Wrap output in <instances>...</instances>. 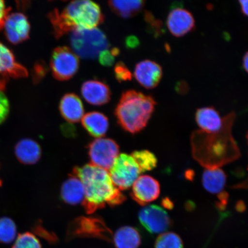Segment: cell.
<instances>
[{
    "label": "cell",
    "instance_id": "cell-5",
    "mask_svg": "<svg viewBox=\"0 0 248 248\" xmlns=\"http://www.w3.org/2000/svg\"><path fill=\"white\" fill-rule=\"evenodd\" d=\"M67 238H96L112 241L113 233L100 217H79L70 223Z\"/></svg>",
    "mask_w": 248,
    "mask_h": 248
},
{
    "label": "cell",
    "instance_id": "cell-23",
    "mask_svg": "<svg viewBox=\"0 0 248 248\" xmlns=\"http://www.w3.org/2000/svg\"><path fill=\"white\" fill-rule=\"evenodd\" d=\"M111 10L123 18L133 17L142 10L144 5L143 1H109L108 2Z\"/></svg>",
    "mask_w": 248,
    "mask_h": 248
},
{
    "label": "cell",
    "instance_id": "cell-3",
    "mask_svg": "<svg viewBox=\"0 0 248 248\" xmlns=\"http://www.w3.org/2000/svg\"><path fill=\"white\" fill-rule=\"evenodd\" d=\"M155 105L156 102L152 96L129 90L121 96L114 114L124 131L134 135L146 127Z\"/></svg>",
    "mask_w": 248,
    "mask_h": 248
},
{
    "label": "cell",
    "instance_id": "cell-4",
    "mask_svg": "<svg viewBox=\"0 0 248 248\" xmlns=\"http://www.w3.org/2000/svg\"><path fill=\"white\" fill-rule=\"evenodd\" d=\"M70 45L77 56L85 60H93L107 49L109 43L100 29L74 31L70 37Z\"/></svg>",
    "mask_w": 248,
    "mask_h": 248
},
{
    "label": "cell",
    "instance_id": "cell-24",
    "mask_svg": "<svg viewBox=\"0 0 248 248\" xmlns=\"http://www.w3.org/2000/svg\"><path fill=\"white\" fill-rule=\"evenodd\" d=\"M131 156L137 163L141 173L150 171L157 166L156 156L148 150L135 151L133 152Z\"/></svg>",
    "mask_w": 248,
    "mask_h": 248
},
{
    "label": "cell",
    "instance_id": "cell-9",
    "mask_svg": "<svg viewBox=\"0 0 248 248\" xmlns=\"http://www.w3.org/2000/svg\"><path fill=\"white\" fill-rule=\"evenodd\" d=\"M139 221L151 234H162L171 225V221L165 210L157 205L143 207L139 213Z\"/></svg>",
    "mask_w": 248,
    "mask_h": 248
},
{
    "label": "cell",
    "instance_id": "cell-20",
    "mask_svg": "<svg viewBox=\"0 0 248 248\" xmlns=\"http://www.w3.org/2000/svg\"><path fill=\"white\" fill-rule=\"evenodd\" d=\"M195 120L198 126L208 133L221 131L223 122L219 114L212 107L202 108L197 110Z\"/></svg>",
    "mask_w": 248,
    "mask_h": 248
},
{
    "label": "cell",
    "instance_id": "cell-22",
    "mask_svg": "<svg viewBox=\"0 0 248 248\" xmlns=\"http://www.w3.org/2000/svg\"><path fill=\"white\" fill-rule=\"evenodd\" d=\"M112 241L116 248H139L141 237L137 229L125 226L118 229L113 235Z\"/></svg>",
    "mask_w": 248,
    "mask_h": 248
},
{
    "label": "cell",
    "instance_id": "cell-38",
    "mask_svg": "<svg viewBox=\"0 0 248 248\" xmlns=\"http://www.w3.org/2000/svg\"><path fill=\"white\" fill-rule=\"evenodd\" d=\"M1 184H2V182H1V179H0V186H1Z\"/></svg>",
    "mask_w": 248,
    "mask_h": 248
},
{
    "label": "cell",
    "instance_id": "cell-14",
    "mask_svg": "<svg viewBox=\"0 0 248 248\" xmlns=\"http://www.w3.org/2000/svg\"><path fill=\"white\" fill-rule=\"evenodd\" d=\"M163 76L160 65L153 61L145 60L139 62L135 67L134 77L144 88L152 89L159 85Z\"/></svg>",
    "mask_w": 248,
    "mask_h": 248
},
{
    "label": "cell",
    "instance_id": "cell-31",
    "mask_svg": "<svg viewBox=\"0 0 248 248\" xmlns=\"http://www.w3.org/2000/svg\"><path fill=\"white\" fill-rule=\"evenodd\" d=\"M9 11L10 9L6 7L4 1L0 0V30L4 27L5 21L9 15Z\"/></svg>",
    "mask_w": 248,
    "mask_h": 248
},
{
    "label": "cell",
    "instance_id": "cell-19",
    "mask_svg": "<svg viewBox=\"0 0 248 248\" xmlns=\"http://www.w3.org/2000/svg\"><path fill=\"white\" fill-rule=\"evenodd\" d=\"M61 197L64 203L70 205L82 203L85 198V190L80 179L70 175L69 178L62 185Z\"/></svg>",
    "mask_w": 248,
    "mask_h": 248
},
{
    "label": "cell",
    "instance_id": "cell-25",
    "mask_svg": "<svg viewBox=\"0 0 248 248\" xmlns=\"http://www.w3.org/2000/svg\"><path fill=\"white\" fill-rule=\"evenodd\" d=\"M17 227L14 220L8 217L0 218V243L11 244L17 238Z\"/></svg>",
    "mask_w": 248,
    "mask_h": 248
},
{
    "label": "cell",
    "instance_id": "cell-21",
    "mask_svg": "<svg viewBox=\"0 0 248 248\" xmlns=\"http://www.w3.org/2000/svg\"><path fill=\"white\" fill-rule=\"evenodd\" d=\"M83 128L94 138H101L108 131V120L104 114L98 111H91L83 116L82 119Z\"/></svg>",
    "mask_w": 248,
    "mask_h": 248
},
{
    "label": "cell",
    "instance_id": "cell-16",
    "mask_svg": "<svg viewBox=\"0 0 248 248\" xmlns=\"http://www.w3.org/2000/svg\"><path fill=\"white\" fill-rule=\"evenodd\" d=\"M60 110L63 119L70 123L79 122L84 116L82 102L74 93H67L62 98Z\"/></svg>",
    "mask_w": 248,
    "mask_h": 248
},
{
    "label": "cell",
    "instance_id": "cell-11",
    "mask_svg": "<svg viewBox=\"0 0 248 248\" xmlns=\"http://www.w3.org/2000/svg\"><path fill=\"white\" fill-rule=\"evenodd\" d=\"M6 37L9 42L17 44L29 38L30 24L24 14L16 12L8 15L4 27Z\"/></svg>",
    "mask_w": 248,
    "mask_h": 248
},
{
    "label": "cell",
    "instance_id": "cell-15",
    "mask_svg": "<svg viewBox=\"0 0 248 248\" xmlns=\"http://www.w3.org/2000/svg\"><path fill=\"white\" fill-rule=\"evenodd\" d=\"M80 91L85 100L95 106L106 104L110 100L109 87L100 80H87L83 83Z\"/></svg>",
    "mask_w": 248,
    "mask_h": 248
},
{
    "label": "cell",
    "instance_id": "cell-30",
    "mask_svg": "<svg viewBox=\"0 0 248 248\" xmlns=\"http://www.w3.org/2000/svg\"><path fill=\"white\" fill-rule=\"evenodd\" d=\"M115 61V57L108 49L102 51L99 55V62L102 66L110 67L112 66Z\"/></svg>",
    "mask_w": 248,
    "mask_h": 248
},
{
    "label": "cell",
    "instance_id": "cell-26",
    "mask_svg": "<svg viewBox=\"0 0 248 248\" xmlns=\"http://www.w3.org/2000/svg\"><path fill=\"white\" fill-rule=\"evenodd\" d=\"M155 248H184V243L178 234L173 232H165L157 237Z\"/></svg>",
    "mask_w": 248,
    "mask_h": 248
},
{
    "label": "cell",
    "instance_id": "cell-6",
    "mask_svg": "<svg viewBox=\"0 0 248 248\" xmlns=\"http://www.w3.org/2000/svg\"><path fill=\"white\" fill-rule=\"evenodd\" d=\"M137 163L131 155L122 154L114 161L110 169V176L119 190H128L141 173Z\"/></svg>",
    "mask_w": 248,
    "mask_h": 248
},
{
    "label": "cell",
    "instance_id": "cell-18",
    "mask_svg": "<svg viewBox=\"0 0 248 248\" xmlns=\"http://www.w3.org/2000/svg\"><path fill=\"white\" fill-rule=\"evenodd\" d=\"M0 76L14 78L28 76V71L15 60L10 49L0 43Z\"/></svg>",
    "mask_w": 248,
    "mask_h": 248
},
{
    "label": "cell",
    "instance_id": "cell-28",
    "mask_svg": "<svg viewBox=\"0 0 248 248\" xmlns=\"http://www.w3.org/2000/svg\"><path fill=\"white\" fill-rule=\"evenodd\" d=\"M114 71L116 79L120 83L131 80L132 78L131 71L122 62H119L116 63Z\"/></svg>",
    "mask_w": 248,
    "mask_h": 248
},
{
    "label": "cell",
    "instance_id": "cell-12",
    "mask_svg": "<svg viewBox=\"0 0 248 248\" xmlns=\"http://www.w3.org/2000/svg\"><path fill=\"white\" fill-rule=\"evenodd\" d=\"M226 183V175L222 170L218 167H211L204 170L203 187L209 193L218 195L221 207H224L228 202V194L224 191Z\"/></svg>",
    "mask_w": 248,
    "mask_h": 248
},
{
    "label": "cell",
    "instance_id": "cell-17",
    "mask_svg": "<svg viewBox=\"0 0 248 248\" xmlns=\"http://www.w3.org/2000/svg\"><path fill=\"white\" fill-rule=\"evenodd\" d=\"M15 154L20 163L32 165L38 162L41 158L42 149L33 140L23 139L16 144Z\"/></svg>",
    "mask_w": 248,
    "mask_h": 248
},
{
    "label": "cell",
    "instance_id": "cell-34",
    "mask_svg": "<svg viewBox=\"0 0 248 248\" xmlns=\"http://www.w3.org/2000/svg\"><path fill=\"white\" fill-rule=\"evenodd\" d=\"M240 4L243 14L248 16V1H240Z\"/></svg>",
    "mask_w": 248,
    "mask_h": 248
},
{
    "label": "cell",
    "instance_id": "cell-1",
    "mask_svg": "<svg viewBox=\"0 0 248 248\" xmlns=\"http://www.w3.org/2000/svg\"><path fill=\"white\" fill-rule=\"evenodd\" d=\"M71 175L79 178L84 187L82 205L88 215L107 206H119L126 200L125 195L114 185L109 173L104 169L91 164H86L74 167Z\"/></svg>",
    "mask_w": 248,
    "mask_h": 248
},
{
    "label": "cell",
    "instance_id": "cell-10",
    "mask_svg": "<svg viewBox=\"0 0 248 248\" xmlns=\"http://www.w3.org/2000/svg\"><path fill=\"white\" fill-rule=\"evenodd\" d=\"M160 193L159 182L150 175H142L133 184L130 195L136 202L144 206L157 199Z\"/></svg>",
    "mask_w": 248,
    "mask_h": 248
},
{
    "label": "cell",
    "instance_id": "cell-33",
    "mask_svg": "<svg viewBox=\"0 0 248 248\" xmlns=\"http://www.w3.org/2000/svg\"><path fill=\"white\" fill-rule=\"evenodd\" d=\"M162 204L163 207L169 210L172 209L173 207V203L169 198H165L163 199Z\"/></svg>",
    "mask_w": 248,
    "mask_h": 248
},
{
    "label": "cell",
    "instance_id": "cell-7",
    "mask_svg": "<svg viewBox=\"0 0 248 248\" xmlns=\"http://www.w3.org/2000/svg\"><path fill=\"white\" fill-rule=\"evenodd\" d=\"M50 67L55 78L65 81L72 78L78 71L79 58L68 46H58L52 52Z\"/></svg>",
    "mask_w": 248,
    "mask_h": 248
},
{
    "label": "cell",
    "instance_id": "cell-36",
    "mask_svg": "<svg viewBox=\"0 0 248 248\" xmlns=\"http://www.w3.org/2000/svg\"><path fill=\"white\" fill-rule=\"evenodd\" d=\"M243 66L245 70L248 73V52L244 55L243 60Z\"/></svg>",
    "mask_w": 248,
    "mask_h": 248
},
{
    "label": "cell",
    "instance_id": "cell-13",
    "mask_svg": "<svg viewBox=\"0 0 248 248\" xmlns=\"http://www.w3.org/2000/svg\"><path fill=\"white\" fill-rule=\"evenodd\" d=\"M167 26L173 36H184L195 27L193 16L184 8H174L170 10L167 17Z\"/></svg>",
    "mask_w": 248,
    "mask_h": 248
},
{
    "label": "cell",
    "instance_id": "cell-8",
    "mask_svg": "<svg viewBox=\"0 0 248 248\" xmlns=\"http://www.w3.org/2000/svg\"><path fill=\"white\" fill-rule=\"evenodd\" d=\"M88 150L91 164L106 170L112 167L119 156L120 147L113 139L100 138L90 142Z\"/></svg>",
    "mask_w": 248,
    "mask_h": 248
},
{
    "label": "cell",
    "instance_id": "cell-32",
    "mask_svg": "<svg viewBox=\"0 0 248 248\" xmlns=\"http://www.w3.org/2000/svg\"><path fill=\"white\" fill-rule=\"evenodd\" d=\"M125 43L127 48L133 49L138 47L140 42L137 37L130 36L125 39Z\"/></svg>",
    "mask_w": 248,
    "mask_h": 248
},
{
    "label": "cell",
    "instance_id": "cell-35",
    "mask_svg": "<svg viewBox=\"0 0 248 248\" xmlns=\"http://www.w3.org/2000/svg\"><path fill=\"white\" fill-rule=\"evenodd\" d=\"M6 78H7V77L0 76V90L1 91H3L5 89L6 83H7Z\"/></svg>",
    "mask_w": 248,
    "mask_h": 248
},
{
    "label": "cell",
    "instance_id": "cell-2",
    "mask_svg": "<svg viewBox=\"0 0 248 248\" xmlns=\"http://www.w3.org/2000/svg\"><path fill=\"white\" fill-rule=\"evenodd\" d=\"M56 38L74 31L95 29L104 21L97 3L89 0L71 1L61 12L58 9L49 14Z\"/></svg>",
    "mask_w": 248,
    "mask_h": 248
},
{
    "label": "cell",
    "instance_id": "cell-39",
    "mask_svg": "<svg viewBox=\"0 0 248 248\" xmlns=\"http://www.w3.org/2000/svg\"><path fill=\"white\" fill-rule=\"evenodd\" d=\"M247 139L248 140V135H247Z\"/></svg>",
    "mask_w": 248,
    "mask_h": 248
},
{
    "label": "cell",
    "instance_id": "cell-37",
    "mask_svg": "<svg viewBox=\"0 0 248 248\" xmlns=\"http://www.w3.org/2000/svg\"><path fill=\"white\" fill-rule=\"evenodd\" d=\"M110 51L111 54H112L115 57L120 54V49L116 47L113 48L111 49Z\"/></svg>",
    "mask_w": 248,
    "mask_h": 248
},
{
    "label": "cell",
    "instance_id": "cell-29",
    "mask_svg": "<svg viewBox=\"0 0 248 248\" xmlns=\"http://www.w3.org/2000/svg\"><path fill=\"white\" fill-rule=\"evenodd\" d=\"M9 112V103L7 96L0 90V124L7 119Z\"/></svg>",
    "mask_w": 248,
    "mask_h": 248
},
{
    "label": "cell",
    "instance_id": "cell-27",
    "mask_svg": "<svg viewBox=\"0 0 248 248\" xmlns=\"http://www.w3.org/2000/svg\"><path fill=\"white\" fill-rule=\"evenodd\" d=\"M12 248H42V246L35 235L25 232L18 235Z\"/></svg>",
    "mask_w": 248,
    "mask_h": 248
}]
</instances>
